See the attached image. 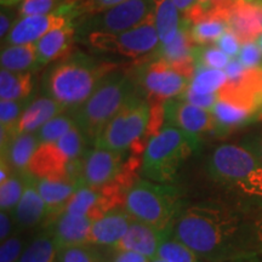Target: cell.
I'll list each match as a JSON object with an SVG mask.
<instances>
[{
  "label": "cell",
  "mask_w": 262,
  "mask_h": 262,
  "mask_svg": "<svg viewBox=\"0 0 262 262\" xmlns=\"http://www.w3.org/2000/svg\"><path fill=\"white\" fill-rule=\"evenodd\" d=\"M32 100L33 97L31 96L24 100L0 101V129L8 131L11 135H17L16 126Z\"/></svg>",
  "instance_id": "obj_34"
},
{
  "label": "cell",
  "mask_w": 262,
  "mask_h": 262,
  "mask_svg": "<svg viewBox=\"0 0 262 262\" xmlns=\"http://www.w3.org/2000/svg\"><path fill=\"white\" fill-rule=\"evenodd\" d=\"M255 120H257V122H262V110L257 113V116H256V118H255Z\"/></svg>",
  "instance_id": "obj_52"
},
{
  "label": "cell",
  "mask_w": 262,
  "mask_h": 262,
  "mask_svg": "<svg viewBox=\"0 0 262 262\" xmlns=\"http://www.w3.org/2000/svg\"><path fill=\"white\" fill-rule=\"evenodd\" d=\"M215 45L232 58L238 56L242 48V42L239 41V39L235 37L233 33L229 31H226L224 34L216 40Z\"/></svg>",
  "instance_id": "obj_41"
},
{
  "label": "cell",
  "mask_w": 262,
  "mask_h": 262,
  "mask_svg": "<svg viewBox=\"0 0 262 262\" xmlns=\"http://www.w3.org/2000/svg\"><path fill=\"white\" fill-rule=\"evenodd\" d=\"M157 257L168 262H201L194 251L170 234L160 243Z\"/></svg>",
  "instance_id": "obj_33"
},
{
  "label": "cell",
  "mask_w": 262,
  "mask_h": 262,
  "mask_svg": "<svg viewBox=\"0 0 262 262\" xmlns=\"http://www.w3.org/2000/svg\"><path fill=\"white\" fill-rule=\"evenodd\" d=\"M70 12L58 11L47 15H33L18 17L11 32L5 39V45H21L37 42L39 39L55 29L63 27L74 22ZM4 42V41H3Z\"/></svg>",
  "instance_id": "obj_14"
},
{
  "label": "cell",
  "mask_w": 262,
  "mask_h": 262,
  "mask_svg": "<svg viewBox=\"0 0 262 262\" xmlns=\"http://www.w3.org/2000/svg\"><path fill=\"white\" fill-rule=\"evenodd\" d=\"M0 63L3 70L12 72H33L41 67L35 42L3 48Z\"/></svg>",
  "instance_id": "obj_25"
},
{
  "label": "cell",
  "mask_w": 262,
  "mask_h": 262,
  "mask_svg": "<svg viewBox=\"0 0 262 262\" xmlns=\"http://www.w3.org/2000/svg\"><path fill=\"white\" fill-rule=\"evenodd\" d=\"M78 0H25L18 4V17L33 15H47L58 11H72Z\"/></svg>",
  "instance_id": "obj_32"
},
{
  "label": "cell",
  "mask_w": 262,
  "mask_h": 262,
  "mask_svg": "<svg viewBox=\"0 0 262 262\" xmlns=\"http://www.w3.org/2000/svg\"><path fill=\"white\" fill-rule=\"evenodd\" d=\"M85 42L95 51L120 55L127 58L141 60L159 47L155 11L142 24L120 33L95 32L84 37Z\"/></svg>",
  "instance_id": "obj_9"
},
{
  "label": "cell",
  "mask_w": 262,
  "mask_h": 262,
  "mask_svg": "<svg viewBox=\"0 0 262 262\" xmlns=\"http://www.w3.org/2000/svg\"><path fill=\"white\" fill-rule=\"evenodd\" d=\"M228 262H262V260H258V258L256 257V255H255V256L239 258V260H233V261H228Z\"/></svg>",
  "instance_id": "obj_50"
},
{
  "label": "cell",
  "mask_w": 262,
  "mask_h": 262,
  "mask_svg": "<svg viewBox=\"0 0 262 262\" xmlns=\"http://www.w3.org/2000/svg\"><path fill=\"white\" fill-rule=\"evenodd\" d=\"M193 54H194L196 67L214 68V70H225L232 58L212 44L195 45Z\"/></svg>",
  "instance_id": "obj_35"
},
{
  "label": "cell",
  "mask_w": 262,
  "mask_h": 262,
  "mask_svg": "<svg viewBox=\"0 0 262 262\" xmlns=\"http://www.w3.org/2000/svg\"><path fill=\"white\" fill-rule=\"evenodd\" d=\"M171 234L205 262H228L260 254L253 221L219 203H198L183 209Z\"/></svg>",
  "instance_id": "obj_1"
},
{
  "label": "cell",
  "mask_w": 262,
  "mask_h": 262,
  "mask_svg": "<svg viewBox=\"0 0 262 262\" xmlns=\"http://www.w3.org/2000/svg\"><path fill=\"white\" fill-rule=\"evenodd\" d=\"M135 219L126 210L113 209L94 221L90 229L89 244L114 248L125 235Z\"/></svg>",
  "instance_id": "obj_18"
},
{
  "label": "cell",
  "mask_w": 262,
  "mask_h": 262,
  "mask_svg": "<svg viewBox=\"0 0 262 262\" xmlns=\"http://www.w3.org/2000/svg\"><path fill=\"white\" fill-rule=\"evenodd\" d=\"M24 241L18 235L11 237L2 242L0 247V262H18L24 253Z\"/></svg>",
  "instance_id": "obj_38"
},
{
  "label": "cell",
  "mask_w": 262,
  "mask_h": 262,
  "mask_svg": "<svg viewBox=\"0 0 262 262\" xmlns=\"http://www.w3.org/2000/svg\"><path fill=\"white\" fill-rule=\"evenodd\" d=\"M34 180V176L31 175L21 201L11 211L17 231H27L37 227L49 216V209L35 187Z\"/></svg>",
  "instance_id": "obj_19"
},
{
  "label": "cell",
  "mask_w": 262,
  "mask_h": 262,
  "mask_svg": "<svg viewBox=\"0 0 262 262\" xmlns=\"http://www.w3.org/2000/svg\"><path fill=\"white\" fill-rule=\"evenodd\" d=\"M244 146L247 147V148L250 149L251 152H253L254 155L257 157V159L260 160L262 164V133L260 134V135L248 139L247 141H245Z\"/></svg>",
  "instance_id": "obj_46"
},
{
  "label": "cell",
  "mask_w": 262,
  "mask_h": 262,
  "mask_svg": "<svg viewBox=\"0 0 262 262\" xmlns=\"http://www.w3.org/2000/svg\"><path fill=\"white\" fill-rule=\"evenodd\" d=\"M179 98H181V100L186 101V102L193 104V106L211 111L212 107L215 106V103L217 102L219 93L208 94V95L199 94V93H195L194 90H192L191 88L188 86L187 89L185 90V93H183Z\"/></svg>",
  "instance_id": "obj_40"
},
{
  "label": "cell",
  "mask_w": 262,
  "mask_h": 262,
  "mask_svg": "<svg viewBox=\"0 0 262 262\" xmlns=\"http://www.w3.org/2000/svg\"><path fill=\"white\" fill-rule=\"evenodd\" d=\"M216 122V134H227L229 131L254 122L257 111L249 104L235 98L219 95L217 102L211 110Z\"/></svg>",
  "instance_id": "obj_20"
},
{
  "label": "cell",
  "mask_w": 262,
  "mask_h": 262,
  "mask_svg": "<svg viewBox=\"0 0 262 262\" xmlns=\"http://www.w3.org/2000/svg\"><path fill=\"white\" fill-rule=\"evenodd\" d=\"M66 111L68 110L63 104H61L58 101L54 100L48 95L34 97L22 114L21 119L16 126V133H37L49 120H51L58 114L66 112Z\"/></svg>",
  "instance_id": "obj_22"
},
{
  "label": "cell",
  "mask_w": 262,
  "mask_h": 262,
  "mask_svg": "<svg viewBox=\"0 0 262 262\" xmlns=\"http://www.w3.org/2000/svg\"><path fill=\"white\" fill-rule=\"evenodd\" d=\"M165 122L194 136L216 134V122L211 111L193 106L181 98H172L164 104Z\"/></svg>",
  "instance_id": "obj_13"
},
{
  "label": "cell",
  "mask_w": 262,
  "mask_h": 262,
  "mask_svg": "<svg viewBox=\"0 0 262 262\" xmlns=\"http://www.w3.org/2000/svg\"><path fill=\"white\" fill-rule=\"evenodd\" d=\"M75 32H77V26L75 22H72L70 25L48 33L45 37L35 42L41 67L51 62L60 61L73 52L72 50H73Z\"/></svg>",
  "instance_id": "obj_21"
},
{
  "label": "cell",
  "mask_w": 262,
  "mask_h": 262,
  "mask_svg": "<svg viewBox=\"0 0 262 262\" xmlns=\"http://www.w3.org/2000/svg\"><path fill=\"white\" fill-rule=\"evenodd\" d=\"M206 170L214 181L247 196L262 199V164L244 145L216 147L209 156Z\"/></svg>",
  "instance_id": "obj_6"
},
{
  "label": "cell",
  "mask_w": 262,
  "mask_h": 262,
  "mask_svg": "<svg viewBox=\"0 0 262 262\" xmlns=\"http://www.w3.org/2000/svg\"><path fill=\"white\" fill-rule=\"evenodd\" d=\"M96 245L83 244L62 248L58 250L56 262H104Z\"/></svg>",
  "instance_id": "obj_36"
},
{
  "label": "cell",
  "mask_w": 262,
  "mask_h": 262,
  "mask_svg": "<svg viewBox=\"0 0 262 262\" xmlns=\"http://www.w3.org/2000/svg\"><path fill=\"white\" fill-rule=\"evenodd\" d=\"M131 74L139 93L149 104H165L166 101L180 97L191 83L168 61L152 54L139 60Z\"/></svg>",
  "instance_id": "obj_7"
},
{
  "label": "cell",
  "mask_w": 262,
  "mask_h": 262,
  "mask_svg": "<svg viewBox=\"0 0 262 262\" xmlns=\"http://www.w3.org/2000/svg\"><path fill=\"white\" fill-rule=\"evenodd\" d=\"M119 68L114 62L97 60L77 51L49 68L42 79L45 95L73 111L89 98L106 75Z\"/></svg>",
  "instance_id": "obj_2"
},
{
  "label": "cell",
  "mask_w": 262,
  "mask_h": 262,
  "mask_svg": "<svg viewBox=\"0 0 262 262\" xmlns=\"http://www.w3.org/2000/svg\"><path fill=\"white\" fill-rule=\"evenodd\" d=\"M2 14H0V38L2 41H4L6 37L9 35V33L11 32L12 27H14L16 21L18 18L17 11H15L14 9H10L11 6H2Z\"/></svg>",
  "instance_id": "obj_42"
},
{
  "label": "cell",
  "mask_w": 262,
  "mask_h": 262,
  "mask_svg": "<svg viewBox=\"0 0 262 262\" xmlns=\"http://www.w3.org/2000/svg\"><path fill=\"white\" fill-rule=\"evenodd\" d=\"M94 221L89 216L60 212L50 220L49 232L56 241L58 249L89 244L90 229Z\"/></svg>",
  "instance_id": "obj_15"
},
{
  "label": "cell",
  "mask_w": 262,
  "mask_h": 262,
  "mask_svg": "<svg viewBox=\"0 0 262 262\" xmlns=\"http://www.w3.org/2000/svg\"><path fill=\"white\" fill-rule=\"evenodd\" d=\"M15 222L10 211H0V241L4 242L11 237Z\"/></svg>",
  "instance_id": "obj_44"
},
{
  "label": "cell",
  "mask_w": 262,
  "mask_h": 262,
  "mask_svg": "<svg viewBox=\"0 0 262 262\" xmlns=\"http://www.w3.org/2000/svg\"><path fill=\"white\" fill-rule=\"evenodd\" d=\"M155 21L160 40L159 45L171 41L182 24L179 9L171 0H155Z\"/></svg>",
  "instance_id": "obj_26"
},
{
  "label": "cell",
  "mask_w": 262,
  "mask_h": 262,
  "mask_svg": "<svg viewBox=\"0 0 262 262\" xmlns=\"http://www.w3.org/2000/svg\"><path fill=\"white\" fill-rule=\"evenodd\" d=\"M227 80V74L224 70L196 67L189 88L199 94H216L225 86Z\"/></svg>",
  "instance_id": "obj_30"
},
{
  "label": "cell",
  "mask_w": 262,
  "mask_h": 262,
  "mask_svg": "<svg viewBox=\"0 0 262 262\" xmlns=\"http://www.w3.org/2000/svg\"><path fill=\"white\" fill-rule=\"evenodd\" d=\"M114 251L116 253L104 262H150V258L134 251L117 250V249H114Z\"/></svg>",
  "instance_id": "obj_43"
},
{
  "label": "cell",
  "mask_w": 262,
  "mask_h": 262,
  "mask_svg": "<svg viewBox=\"0 0 262 262\" xmlns=\"http://www.w3.org/2000/svg\"><path fill=\"white\" fill-rule=\"evenodd\" d=\"M34 179L35 187L49 209L50 220L60 214L71 196L81 187L80 183L67 179Z\"/></svg>",
  "instance_id": "obj_23"
},
{
  "label": "cell",
  "mask_w": 262,
  "mask_h": 262,
  "mask_svg": "<svg viewBox=\"0 0 262 262\" xmlns=\"http://www.w3.org/2000/svg\"><path fill=\"white\" fill-rule=\"evenodd\" d=\"M216 9L242 45L262 35V0H225L216 3Z\"/></svg>",
  "instance_id": "obj_11"
},
{
  "label": "cell",
  "mask_w": 262,
  "mask_h": 262,
  "mask_svg": "<svg viewBox=\"0 0 262 262\" xmlns=\"http://www.w3.org/2000/svg\"><path fill=\"white\" fill-rule=\"evenodd\" d=\"M141 95L130 70L117 68L101 81L83 104L71 111L77 126L90 143L131 98ZM142 96V95H141Z\"/></svg>",
  "instance_id": "obj_3"
},
{
  "label": "cell",
  "mask_w": 262,
  "mask_h": 262,
  "mask_svg": "<svg viewBox=\"0 0 262 262\" xmlns=\"http://www.w3.org/2000/svg\"><path fill=\"white\" fill-rule=\"evenodd\" d=\"M245 70H247V68L242 64V62L239 61L237 57H233L231 58V61L228 62V64L226 66L224 71L226 72V74H227L228 81H235L244 74Z\"/></svg>",
  "instance_id": "obj_45"
},
{
  "label": "cell",
  "mask_w": 262,
  "mask_h": 262,
  "mask_svg": "<svg viewBox=\"0 0 262 262\" xmlns=\"http://www.w3.org/2000/svg\"><path fill=\"white\" fill-rule=\"evenodd\" d=\"M253 227L258 250H260V253H262V214L253 220Z\"/></svg>",
  "instance_id": "obj_47"
},
{
  "label": "cell",
  "mask_w": 262,
  "mask_h": 262,
  "mask_svg": "<svg viewBox=\"0 0 262 262\" xmlns=\"http://www.w3.org/2000/svg\"><path fill=\"white\" fill-rule=\"evenodd\" d=\"M72 160L56 142L40 145L28 164L27 171L37 179H67ZM73 181V180H71Z\"/></svg>",
  "instance_id": "obj_17"
},
{
  "label": "cell",
  "mask_w": 262,
  "mask_h": 262,
  "mask_svg": "<svg viewBox=\"0 0 262 262\" xmlns=\"http://www.w3.org/2000/svg\"><path fill=\"white\" fill-rule=\"evenodd\" d=\"M39 146L40 142L35 133L17 134L2 149V160L8 164L12 172H25Z\"/></svg>",
  "instance_id": "obj_24"
},
{
  "label": "cell",
  "mask_w": 262,
  "mask_h": 262,
  "mask_svg": "<svg viewBox=\"0 0 262 262\" xmlns=\"http://www.w3.org/2000/svg\"><path fill=\"white\" fill-rule=\"evenodd\" d=\"M198 3H203V4H215V3H221L225 0H196Z\"/></svg>",
  "instance_id": "obj_51"
},
{
  "label": "cell",
  "mask_w": 262,
  "mask_h": 262,
  "mask_svg": "<svg viewBox=\"0 0 262 262\" xmlns=\"http://www.w3.org/2000/svg\"><path fill=\"white\" fill-rule=\"evenodd\" d=\"M237 58L245 68L262 67V51L256 41L243 44Z\"/></svg>",
  "instance_id": "obj_39"
},
{
  "label": "cell",
  "mask_w": 262,
  "mask_h": 262,
  "mask_svg": "<svg viewBox=\"0 0 262 262\" xmlns=\"http://www.w3.org/2000/svg\"><path fill=\"white\" fill-rule=\"evenodd\" d=\"M201 145V137L179 127L164 124L162 130L147 142L141 171L145 179L159 183H172L180 168Z\"/></svg>",
  "instance_id": "obj_4"
},
{
  "label": "cell",
  "mask_w": 262,
  "mask_h": 262,
  "mask_svg": "<svg viewBox=\"0 0 262 262\" xmlns=\"http://www.w3.org/2000/svg\"><path fill=\"white\" fill-rule=\"evenodd\" d=\"M150 106L145 97L137 95L118 112L95 140L94 147L124 152L146 135Z\"/></svg>",
  "instance_id": "obj_8"
},
{
  "label": "cell",
  "mask_w": 262,
  "mask_h": 262,
  "mask_svg": "<svg viewBox=\"0 0 262 262\" xmlns=\"http://www.w3.org/2000/svg\"><path fill=\"white\" fill-rule=\"evenodd\" d=\"M171 233V231H163L155 226L134 220L125 235L113 249L134 251V253L145 255L152 260L157 257V251L160 243Z\"/></svg>",
  "instance_id": "obj_16"
},
{
  "label": "cell",
  "mask_w": 262,
  "mask_h": 262,
  "mask_svg": "<svg viewBox=\"0 0 262 262\" xmlns=\"http://www.w3.org/2000/svg\"><path fill=\"white\" fill-rule=\"evenodd\" d=\"M34 80L33 72L0 71V97L2 100H24L32 96Z\"/></svg>",
  "instance_id": "obj_27"
},
{
  "label": "cell",
  "mask_w": 262,
  "mask_h": 262,
  "mask_svg": "<svg viewBox=\"0 0 262 262\" xmlns=\"http://www.w3.org/2000/svg\"><path fill=\"white\" fill-rule=\"evenodd\" d=\"M125 210L137 221L171 231L185 205L180 188L171 183L142 179L131 185L125 196Z\"/></svg>",
  "instance_id": "obj_5"
},
{
  "label": "cell",
  "mask_w": 262,
  "mask_h": 262,
  "mask_svg": "<svg viewBox=\"0 0 262 262\" xmlns=\"http://www.w3.org/2000/svg\"><path fill=\"white\" fill-rule=\"evenodd\" d=\"M126 0H78L77 4L72 9L71 15L74 19H79L86 16L96 15L104 10L113 8Z\"/></svg>",
  "instance_id": "obj_37"
},
{
  "label": "cell",
  "mask_w": 262,
  "mask_h": 262,
  "mask_svg": "<svg viewBox=\"0 0 262 262\" xmlns=\"http://www.w3.org/2000/svg\"><path fill=\"white\" fill-rule=\"evenodd\" d=\"M124 164V152L98 147L88 149L80 158V185L88 187H104L119 178Z\"/></svg>",
  "instance_id": "obj_12"
},
{
  "label": "cell",
  "mask_w": 262,
  "mask_h": 262,
  "mask_svg": "<svg viewBox=\"0 0 262 262\" xmlns=\"http://www.w3.org/2000/svg\"><path fill=\"white\" fill-rule=\"evenodd\" d=\"M150 262H168V261H164V260H162V258L155 257V258H152V260H150Z\"/></svg>",
  "instance_id": "obj_54"
},
{
  "label": "cell",
  "mask_w": 262,
  "mask_h": 262,
  "mask_svg": "<svg viewBox=\"0 0 262 262\" xmlns=\"http://www.w3.org/2000/svg\"><path fill=\"white\" fill-rule=\"evenodd\" d=\"M155 11V0H126L122 4L78 19L77 31L85 35L90 33H120L136 27Z\"/></svg>",
  "instance_id": "obj_10"
},
{
  "label": "cell",
  "mask_w": 262,
  "mask_h": 262,
  "mask_svg": "<svg viewBox=\"0 0 262 262\" xmlns=\"http://www.w3.org/2000/svg\"><path fill=\"white\" fill-rule=\"evenodd\" d=\"M58 245L50 232L39 234L25 249L18 262H56Z\"/></svg>",
  "instance_id": "obj_28"
},
{
  "label": "cell",
  "mask_w": 262,
  "mask_h": 262,
  "mask_svg": "<svg viewBox=\"0 0 262 262\" xmlns=\"http://www.w3.org/2000/svg\"><path fill=\"white\" fill-rule=\"evenodd\" d=\"M25 0H0L2 3V6H15L17 4H21Z\"/></svg>",
  "instance_id": "obj_49"
},
{
  "label": "cell",
  "mask_w": 262,
  "mask_h": 262,
  "mask_svg": "<svg viewBox=\"0 0 262 262\" xmlns=\"http://www.w3.org/2000/svg\"><path fill=\"white\" fill-rule=\"evenodd\" d=\"M75 126H77V123H75L73 114L71 111H66L49 120L35 133V135H37L40 145H45V143H51L60 140L62 136L70 133Z\"/></svg>",
  "instance_id": "obj_31"
},
{
  "label": "cell",
  "mask_w": 262,
  "mask_h": 262,
  "mask_svg": "<svg viewBox=\"0 0 262 262\" xmlns=\"http://www.w3.org/2000/svg\"><path fill=\"white\" fill-rule=\"evenodd\" d=\"M171 2L173 3V5L179 9L180 12L185 14V12H187L188 10L195 4L196 0H171Z\"/></svg>",
  "instance_id": "obj_48"
},
{
  "label": "cell",
  "mask_w": 262,
  "mask_h": 262,
  "mask_svg": "<svg viewBox=\"0 0 262 262\" xmlns=\"http://www.w3.org/2000/svg\"><path fill=\"white\" fill-rule=\"evenodd\" d=\"M256 42H257L258 48H260V49H261V51H262V35H261V37H260V38H258V39H257V40H256Z\"/></svg>",
  "instance_id": "obj_53"
},
{
  "label": "cell",
  "mask_w": 262,
  "mask_h": 262,
  "mask_svg": "<svg viewBox=\"0 0 262 262\" xmlns=\"http://www.w3.org/2000/svg\"><path fill=\"white\" fill-rule=\"evenodd\" d=\"M31 173L12 172V175L5 182L0 183V208L3 211L11 212L21 201L27 186Z\"/></svg>",
  "instance_id": "obj_29"
}]
</instances>
